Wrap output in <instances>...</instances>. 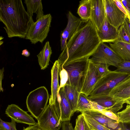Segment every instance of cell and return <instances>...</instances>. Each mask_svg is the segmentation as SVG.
Returning a JSON list of instances; mask_svg holds the SVG:
<instances>
[{"label":"cell","instance_id":"1","mask_svg":"<svg viewBox=\"0 0 130 130\" xmlns=\"http://www.w3.org/2000/svg\"><path fill=\"white\" fill-rule=\"evenodd\" d=\"M101 42L96 28L88 21L67 42L57 60L59 69L72 62L87 61Z\"/></svg>","mask_w":130,"mask_h":130},{"label":"cell","instance_id":"42","mask_svg":"<svg viewBox=\"0 0 130 130\" xmlns=\"http://www.w3.org/2000/svg\"><path fill=\"white\" fill-rule=\"evenodd\" d=\"M22 54L26 57H28L30 55V53L26 49H25L22 50Z\"/></svg>","mask_w":130,"mask_h":130},{"label":"cell","instance_id":"10","mask_svg":"<svg viewBox=\"0 0 130 130\" xmlns=\"http://www.w3.org/2000/svg\"><path fill=\"white\" fill-rule=\"evenodd\" d=\"M86 22L80 18L74 15L71 11H69L67 24L61 35V51L64 49L67 41L69 40L76 31Z\"/></svg>","mask_w":130,"mask_h":130},{"label":"cell","instance_id":"5","mask_svg":"<svg viewBox=\"0 0 130 130\" xmlns=\"http://www.w3.org/2000/svg\"><path fill=\"white\" fill-rule=\"evenodd\" d=\"M129 74L124 72L110 70L99 80L89 96L109 95L111 90Z\"/></svg>","mask_w":130,"mask_h":130},{"label":"cell","instance_id":"21","mask_svg":"<svg viewBox=\"0 0 130 130\" xmlns=\"http://www.w3.org/2000/svg\"><path fill=\"white\" fill-rule=\"evenodd\" d=\"M62 88L72 110L75 112L80 92L74 87L67 84Z\"/></svg>","mask_w":130,"mask_h":130},{"label":"cell","instance_id":"27","mask_svg":"<svg viewBox=\"0 0 130 130\" xmlns=\"http://www.w3.org/2000/svg\"><path fill=\"white\" fill-rule=\"evenodd\" d=\"M116 114L119 118V122L130 124V105H127L125 109Z\"/></svg>","mask_w":130,"mask_h":130},{"label":"cell","instance_id":"19","mask_svg":"<svg viewBox=\"0 0 130 130\" xmlns=\"http://www.w3.org/2000/svg\"><path fill=\"white\" fill-rule=\"evenodd\" d=\"M59 64L58 60L54 62L51 69V95L49 101L55 104L59 86L58 82Z\"/></svg>","mask_w":130,"mask_h":130},{"label":"cell","instance_id":"37","mask_svg":"<svg viewBox=\"0 0 130 130\" xmlns=\"http://www.w3.org/2000/svg\"><path fill=\"white\" fill-rule=\"evenodd\" d=\"M61 130H74L72 124L70 121L62 122Z\"/></svg>","mask_w":130,"mask_h":130},{"label":"cell","instance_id":"12","mask_svg":"<svg viewBox=\"0 0 130 130\" xmlns=\"http://www.w3.org/2000/svg\"><path fill=\"white\" fill-rule=\"evenodd\" d=\"M5 114L11 120L16 122L25 124L29 125H34L37 124L32 117L18 105L14 104L8 105Z\"/></svg>","mask_w":130,"mask_h":130},{"label":"cell","instance_id":"36","mask_svg":"<svg viewBox=\"0 0 130 130\" xmlns=\"http://www.w3.org/2000/svg\"><path fill=\"white\" fill-rule=\"evenodd\" d=\"M89 101L92 106L93 110H97L99 112L104 110H108L107 108L99 105L95 102L90 100Z\"/></svg>","mask_w":130,"mask_h":130},{"label":"cell","instance_id":"16","mask_svg":"<svg viewBox=\"0 0 130 130\" xmlns=\"http://www.w3.org/2000/svg\"><path fill=\"white\" fill-rule=\"evenodd\" d=\"M97 31L101 42L112 43L117 39L118 29L109 23L106 15L103 24Z\"/></svg>","mask_w":130,"mask_h":130},{"label":"cell","instance_id":"22","mask_svg":"<svg viewBox=\"0 0 130 130\" xmlns=\"http://www.w3.org/2000/svg\"><path fill=\"white\" fill-rule=\"evenodd\" d=\"M41 1V0L24 1L27 8V12L32 17L33 16V13H35L37 14L36 21L44 15Z\"/></svg>","mask_w":130,"mask_h":130},{"label":"cell","instance_id":"8","mask_svg":"<svg viewBox=\"0 0 130 130\" xmlns=\"http://www.w3.org/2000/svg\"><path fill=\"white\" fill-rule=\"evenodd\" d=\"M90 59L94 63H102L117 67L122 60L105 43L101 42Z\"/></svg>","mask_w":130,"mask_h":130},{"label":"cell","instance_id":"44","mask_svg":"<svg viewBox=\"0 0 130 130\" xmlns=\"http://www.w3.org/2000/svg\"><path fill=\"white\" fill-rule=\"evenodd\" d=\"M124 130H130V129L128 128L127 127H126V126L124 125Z\"/></svg>","mask_w":130,"mask_h":130},{"label":"cell","instance_id":"4","mask_svg":"<svg viewBox=\"0 0 130 130\" xmlns=\"http://www.w3.org/2000/svg\"><path fill=\"white\" fill-rule=\"evenodd\" d=\"M61 112L56 103L49 101L44 110L37 119L38 126L42 130H60L61 128Z\"/></svg>","mask_w":130,"mask_h":130},{"label":"cell","instance_id":"31","mask_svg":"<svg viewBox=\"0 0 130 130\" xmlns=\"http://www.w3.org/2000/svg\"><path fill=\"white\" fill-rule=\"evenodd\" d=\"M59 73L60 78V84L58 92L60 89L66 85L68 79V75L66 70L62 67L59 70Z\"/></svg>","mask_w":130,"mask_h":130},{"label":"cell","instance_id":"29","mask_svg":"<svg viewBox=\"0 0 130 130\" xmlns=\"http://www.w3.org/2000/svg\"><path fill=\"white\" fill-rule=\"evenodd\" d=\"M118 30V38L116 41L130 44V39L129 35L123 24L119 27Z\"/></svg>","mask_w":130,"mask_h":130},{"label":"cell","instance_id":"25","mask_svg":"<svg viewBox=\"0 0 130 130\" xmlns=\"http://www.w3.org/2000/svg\"><path fill=\"white\" fill-rule=\"evenodd\" d=\"M92 110L89 100L84 94L80 93L75 112Z\"/></svg>","mask_w":130,"mask_h":130},{"label":"cell","instance_id":"28","mask_svg":"<svg viewBox=\"0 0 130 130\" xmlns=\"http://www.w3.org/2000/svg\"><path fill=\"white\" fill-rule=\"evenodd\" d=\"M74 130H91L82 113L77 116L76 120Z\"/></svg>","mask_w":130,"mask_h":130},{"label":"cell","instance_id":"7","mask_svg":"<svg viewBox=\"0 0 130 130\" xmlns=\"http://www.w3.org/2000/svg\"><path fill=\"white\" fill-rule=\"evenodd\" d=\"M101 78L96 64L89 59L87 62L82 82L80 93L89 96L96 84Z\"/></svg>","mask_w":130,"mask_h":130},{"label":"cell","instance_id":"18","mask_svg":"<svg viewBox=\"0 0 130 130\" xmlns=\"http://www.w3.org/2000/svg\"><path fill=\"white\" fill-rule=\"evenodd\" d=\"M56 103L59 106L61 111V122L70 121L74 112L71 108L62 88L58 93Z\"/></svg>","mask_w":130,"mask_h":130},{"label":"cell","instance_id":"17","mask_svg":"<svg viewBox=\"0 0 130 130\" xmlns=\"http://www.w3.org/2000/svg\"><path fill=\"white\" fill-rule=\"evenodd\" d=\"M109 95L120 101L130 98V74L115 86Z\"/></svg>","mask_w":130,"mask_h":130},{"label":"cell","instance_id":"33","mask_svg":"<svg viewBox=\"0 0 130 130\" xmlns=\"http://www.w3.org/2000/svg\"><path fill=\"white\" fill-rule=\"evenodd\" d=\"M96 64L99 74L101 78L107 74L110 71L108 65L102 63H95Z\"/></svg>","mask_w":130,"mask_h":130},{"label":"cell","instance_id":"40","mask_svg":"<svg viewBox=\"0 0 130 130\" xmlns=\"http://www.w3.org/2000/svg\"><path fill=\"white\" fill-rule=\"evenodd\" d=\"M23 130H42L38 126L37 124L34 125H29V126L25 128L23 127Z\"/></svg>","mask_w":130,"mask_h":130},{"label":"cell","instance_id":"39","mask_svg":"<svg viewBox=\"0 0 130 130\" xmlns=\"http://www.w3.org/2000/svg\"><path fill=\"white\" fill-rule=\"evenodd\" d=\"M130 15V0H121Z\"/></svg>","mask_w":130,"mask_h":130},{"label":"cell","instance_id":"26","mask_svg":"<svg viewBox=\"0 0 130 130\" xmlns=\"http://www.w3.org/2000/svg\"><path fill=\"white\" fill-rule=\"evenodd\" d=\"M91 130H111L101 124L91 116L81 112Z\"/></svg>","mask_w":130,"mask_h":130},{"label":"cell","instance_id":"14","mask_svg":"<svg viewBox=\"0 0 130 130\" xmlns=\"http://www.w3.org/2000/svg\"><path fill=\"white\" fill-rule=\"evenodd\" d=\"M90 20L98 30L103 24L106 14L104 0H92Z\"/></svg>","mask_w":130,"mask_h":130},{"label":"cell","instance_id":"32","mask_svg":"<svg viewBox=\"0 0 130 130\" xmlns=\"http://www.w3.org/2000/svg\"><path fill=\"white\" fill-rule=\"evenodd\" d=\"M115 70L130 74V61L122 60L119 64Z\"/></svg>","mask_w":130,"mask_h":130},{"label":"cell","instance_id":"20","mask_svg":"<svg viewBox=\"0 0 130 130\" xmlns=\"http://www.w3.org/2000/svg\"><path fill=\"white\" fill-rule=\"evenodd\" d=\"M109 47L123 60L130 61V44L116 41L108 43Z\"/></svg>","mask_w":130,"mask_h":130},{"label":"cell","instance_id":"11","mask_svg":"<svg viewBox=\"0 0 130 130\" xmlns=\"http://www.w3.org/2000/svg\"><path fill=\"white\" fill-rule=\"evenodd\" d=\"M105 12L109 23L118 28L123 24L126 18L117 7L113 0H104Z\"/></svg>","mask_w":130,"mask_h":130},{"label":"cell","instance_id":"35","mask_svg":"<svg viewBox=\"0 0 130 130\" xmlns=\"http://www.w3.org/2000/svg\"><path fill=\"white\" fill-rule=\"evenodd\" d=\"M108 117L119 122V118L116 114L109 110H104L100 112Z\"/></svg>","mask_w":130,"mask_h":130},{"label":"cell","instance_id":"2","mask_svg":"<svg viewBox=\"0 0 130 130\" xmlns=\"http://www.w3.org/2000/svg\"><path fill=\"white\" fill-rule=\"evenodd\" d=\"M0 21L8 37L25 38L32 17L25 10L21 0H0Z\"/></svg>","mask_w":130,"mask_h":130},{"label":"cell","instance_id":"30","mask_svg":"<svg viewBox=\"0 0 130 130\" xmlns=\"http://www.w3.org/2000/svg\"><path fill=\"white\" fill-rule=\"evenodd\" d=\"M0 130H17L16 122L13 120L11 122H5L0 118Z\"/></svg>","mask_w":130,"mask_h":130},{"label":"cell","instance_id":"15","mask_svg":"<svg viewBox=\"0 0 130 130\" xmlns=\"http://www.w3.org/2000/svg\"><path fill=\"white\" fill-rule=\"evenodd\" d=\"M87 97L89 100L96 102L115 114L122 108L125 103L124 101H117L109 95L89 96Z\"/></svg>","mask_w":130,"mask_h":130},{"label":"cell","instance_id":"34","mask_svg":"<svg viewBox=\"0 0 130 130\" xmlns=\"http://www.w3.org/2000/svg\"><path fill=\"white\" fill-rule=\"evenodd\" d=\"M113 1L119 9L125 15L127 18L130 20V15L121 0H113Z\"/></svg>","mask_w":130,"mask_h":130},{"label":"cell","instance_id":"45","mask_svg":"<svg viewBox=\"0 0 130 130\" xmlns=\"http://www.w3.org/2000/svg\"></svg>","mask_w":130,"mask_h":130},{"label":"cell","instance_id":"23","mask_svg":"<svg viewBox=\"0 0 130 130\" xmlns=\"http://www.w3.org/2000/svg\"><path fill=\"white\" fill-rule=\"evenodd\" d=\"M52 53L51 47L49 41H47L45 43L42 50L37 56L38 63L41 70L45 69L48 65Z\"/></svg>","mask_w":130,"mask_h":130},{"label":"cell","instance_id":"3","mask_svg":"<svg viewBox=\"0 0 130 130\" xmlns=\"http://www.w3.org/2000/svg\"><path fill=\"white\" fill-rule=\"evenodd\" d=\"M49 99L48 91L44 86L40 87L31 91L26 100L28 111L37 119L47 106Z\"/></svg>","mask_w":130,"mask_h":130},{"label":"cell","instance_id":"24","mask_svg":"<svg viewBox=\"0 0 130 130\" xmlns=\"http://www.w3.org/2000/svg\"><path fill=\"white\" fill-rule=\"evenodd\" d=\"M92 0H82L79 2L77 13L83 21L90 20L92 7Z\"/></svg>","mask_w":130,"mask_h":130},{"label":"cell","instance_id":"6","mask_svg":"<svg viewBox=\"0 0 130 130\" xmlns=\"http://www.w3.org/2000/svg\"><path fill=\"white\" fill-rule=\"evenodd\" d=\"M52 17L50 13L44 15L31 24L25 39L35 44L38 42L42 43L47 36L51 26Z\"/></svg>","mask_w":130,"mask_h":130},{"label":"cell","instance_id":"43","mask_svg":"<svg viewBox=\"0 0 130 130\" xmlns=\"http://www.w3.org/2000/svg\"><path fill=\"white\" fill-rule=\"evenodd\" d=\"M124 103H126L130 105V98L128 99L125 100L124 101Z\"/></svg>","mask_w":130,"mask_h":130},{"label":"cell","instance_id":"41","mask_svg":"<svg viewBox=\"0 0 130 130\" xmlns=\"http://www.w3.org/2000/svg\"><path fill=\"white\" fill-rule=\"evenodd\" d=\"M4 71V68H3L0 70V91H3V89L2 87V81L3 76V72Z\"/></svg>","mask_w":130,"mask_h":130},{"label":"cell","instance_id":"13","mask_svg":"<svg viewBox=\"0 0 130 130\" xmlns=\"http://www.w3.org/2000/svg\"><path fill=\"white\" fill-rule=\"evenodd\" d=\"M91 116L105 127L111 130H124V124L111 119L100 112L93 110L81 111Z\"/></svg>","mask_w":130,"mask_h":130},{"label":"cell","instance_id":"38","mask_svg":"<svg viewBox=\"0 0 130 130\" xmlns=\"http://www.w3.org/2000/svg\"><path fill=\"white\" fill-rule=\"evenodd\" d=\"M123 25L128 33L130 39V20L126 17Z\"/></svg>","mask_w":130,"mask_h":130},{"label":"cell","instance_id":"9","mask_svg":"<svg viewBox=\"0 0 130 130\" xmlns=\"http://www.w3.org/2000/svg\"><path fill=\"white\" fill-rule=\"evenodd\" d=\"M87 61L73 62L63 67L68 75V79L66 84L74 87L80 92Z\"/></svg>","mask_w":130,"mask_h":130}]
</instances>
